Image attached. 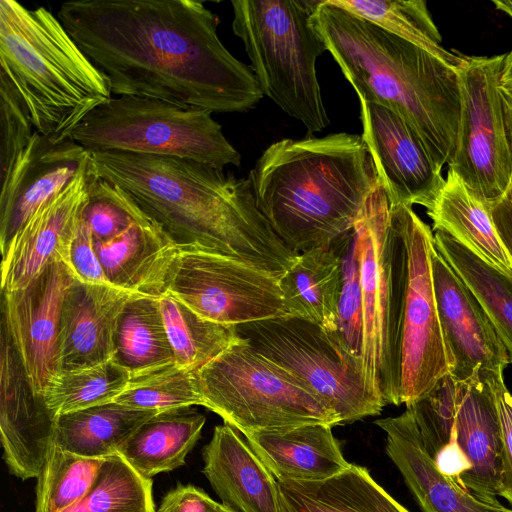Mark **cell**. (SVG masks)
Segmentation results:
<instances>
[{
  "label": "cell",
  "mask_w": 512,
  "mask_h": 512,
  "mask_svg": "<svg viewBox=\"0 0 512 512\" xmlns=\"http://www.w3.org/2000/svg\"><path fill=\"white\" fill-rule=\"evenodd\" d=\"M57 17L114 96L211 113L246 112L263 97L253 71L218 37L217 16L200 1H69Z\"/></svg>",
  "instance_id": "6da1fadb"
},
{
  "label": "cell",
  "mask_w": 512,
  "mask_h": 512,
  "mask_svg": "<svg viewBox=\"0 0 512 512\" xmlns=\"http://www.w3.org/2000/svg\"><path fill=\"white\" fill-rule=\"evenodd\" d=\"M89 171L128 197L178 249L220 254L280 279L299 254L257 208L249 179L194 160L90 152Z\"/></svg>",
  "instance_id": "7a4b0ae2"
},
{
  "label": "cell",
  "mask_w": 512,
  "mask_h": 512,
  "mask_svg": "<svg viewBox=\"0 0 512 512\" xmlns=\"http://www.w3.org/2000/svg\"><path fill=\"white\" fill-rule=\"evenodd\" d=\"M248 179L257 208L296 254L353 230L379 184L362 136L344 132L274 142Z\"/></svg>",
  "instance_id": "3957f363"
},
{
  "label": "cell",
  "mask_w": 512,
  "mask_h": 512,
  "mask_svg": "<svg viewBox=\"0 0 512 512\" xmlns=\"http://www.w3.org/2000/svg\"><path fill=\"white\" fill-rule=\"evenodd\" d=\"M311 24L358 99L393 109L417 133L437 168L449 165L461 115L457 72L328 0L319 1Z\"/></svg>",
  "instance_id": "277c9868"
},
{
  "label": "cell",
  "mask_w": 512,
  "mask_h": 512,
  "mask_svg": "<svg viewBox=\"0 0 512 512\" xmlns=\"http://www.w3.org/2000/svg\"><path fill=\"white\" fill-rule=\"evenodd\" d=\"M0 64L34 129L56 142L112 97L107 78L44 7L0 1Z\"/></svg>",
  "instance_id": "5b68a950"
},
{
  "label": "cell",
  "mask_w": 512,
  "mask_h": 512,
  "mask_svg": "<svg viewBox=\"0 0 512 512\" xmlns=\"http://www.w3.org/2000/svg\"><path fill=\"white\" fill-rule=\"evenodd\" d=\"M363 309L362 372L384 405H400L402 325L408 250L402 205L379 183L355 227Z\"/></svg>",
  "instance_id": "8992f818"
},
{
  "label": "cell",
  "mask_w": 512,
  "mask_h": 512,
  "mask_svg": "<svg viewBox=\"0 0 512 512\" xmlns=\"http://www.w3.org/2000/svg\"><path fill=\"white\" fill-rule=\"evenodd\" d=\"M319 1L235 0L232 28L244 46L263 95L310 134L330 123L316 61L326 46L311 24Z\"/></svg>",
  "instance_id": "52a82bcc"
},
{
  "label": "cell",
  "mask_w": 512,
  "mask_h": 512,
  "mask_svg": "<svg viewBox=\"0 0 512 512\" xmlns=\"http://www.w3.org/2000/svg\"><path fill=\"white\" fill-rule=\"evenodd\" d=\"M204 407L243 435L308 424L341 425L304 382L241 338L196 372Z\"/></svg>",
  "instance_id": "ba28073f"
},
{
  "label": "cell",
  "mask_w": 512,
  "mask_h": 512,
  "mask_svg": "<svg viewBox=\"0 0 512 512\" xmlns=\"http://www.w3.org/2000/svg\"><path fill=\"white\" fill-rule=\"evenodd\" d=\"M89 152L121 151L194 160L223 170L241 156L211 112L166 101L112 96L68 135Z\"/></svg>",
  "instance_id": "9c48e42d"
},
{
  "label": "cell",
  "mask_w": 512,
  "mask_h": 512,
  "mask_svg": "<svg viewBox=\"0 0 512 512\" xmlns=\"http://www.w3.org/2000/svg\"><path fill=\"white\" fill-rule=\"evenodd\" d=\"M256 351L298 377L337 414L341 425L379 415L385 406L362 368L317 324L283 316L236 326Z\"/></svg>",
  "instance_id": "30bf717a"
},
{
  "label": "cell",
  "mask_w": 512,
  "mask_h": 512,
  "mask_svg": "<svg viewBox=\"0 0 512 512\" xmlns=\"http://www.w3.org/2000/svg\"><path fill=\"white\" fill-rule=\"evenodd\" d=\"M505 58L463 55L457 70L461 115L448 166L488 206L512 184V149L499 92Z\"/></svg>",
  "instance_id": "8fae6325"
},
{
  "label": "cell",
  "mask_w": 512,
  "mask_h": 512,
  "mask_svg": "<svg viewBox=\"0 0 512 512\" xmlns=\"http://www.w3.org/2000/svg\"><path fill=\"white\" fill-rule=\"evenodd\" d=\"M165 293L227 326L289 316L278 278L211 252L176 248Z\"/></svg>",
  "instance_id": "7c38bea8"
},
{
  "label": "cell",
  "mask_w": 512,
  "mask_h": 512,
  "mask_svg": "<svg viewBox=\"0 0 512 512\" xmlns=\"http://www.w3.org/2000/svg\"><path fill=\"white\" fill-rule=\"evenodd\" d=\"M408 250V282L402 325L401 404L426 397L452 369L434 295L431 253L432 229L402 205Z\"/></svg>",
  "instance_id": "4fadbf2b"
},
{
  "label": "cell",
  "mask_w": 512,
  "mask_h": 512,
  "mask_svg": "<svg viewBox=\"0 0 512 512\" xmlns=\"http://www.w3.org/2000/svg\"><path fill=\"white\" fill-rule=\"evenodd\" d=\"M76 280L70 268L57 261L25 287L1 291V322L39 395L59 372L57 348L61 310L64 298Z\"/></svg>",
  "instance_id": "5bb4252c"
},
{
  "label": "cell",
  "mask_w": 512,
  "mask_h": 512,
  "mask_svg": "<svg viewBox=\"0 0 512 512\" xmlns=\"http://www.w3.org/2000/svg\"><path fill=\"white\" fill-rule=\"evenodd\" d=\"M432 280L443 334L452 358L455 382L475 376L491 379L503 375L510 363L478 298L435 249L431 253Z\"/></svg>",
  "instance_id": "9a60e30c"
},
{
  "label": "cell",
  "mask_w": 512,
  "mask_h": 512,
  "mask_svg": "<svg viewBox=\"0 0 512 512\" xmlns=\"http://www.w3.org/2000/svg\"><path fill=\"white\" fill-rule=\"evenodd\" d=\"M362 138L390 206L431 202L445 178L410 125L393 109L359 99Z\"/></svg>",
  "instance_id": "2e32d148"
},
{
  "label": "cell",
  "mask_w": 512,
  "mask_h": 512,
  "mask_svg": "<svg viewBox=\"0 0 512 512\" xmlns=\"http://www.w3.org/2000/svg\"><path fill=\"white\" fill-rule=\"evenodd\" d=\"M57 417L37 394L1 322L0 440L3 459L14 476L37 478L54 446Z\"/></svg>",
  "instance_id": "e0dca14e"
},
{
  "label": "cell",
  "mask_w": 512,
  "mask_h": 512,
  "mask_svg": "<svg viewBox=\"0 0 512 512\" xmlns=\"http://www.w3.org/2000/svg\"><path fill=\"white\" fill-rule=\"evenodd\" d=\"M89 160L61 192L39 207L16 235L2 256L1 291L25 287L53 262L61 261L68 266L71 244L90 200Z\"/></svg>",
  "instance_id": "ac0fdd59"
},
{
  "label": "cell",
  "mask_w": 512,
  "mask_h": 512,
  "mask_svg": "<svg viewBox=\"0 0 512 512\" xmlns=\"http://www.w3.org/2000/svg\"><path fill=\"white\" fill-rule=\"evenodd\" d=\"M89 158L90 152L69 138L56 142L35 130L8 179L1 185L2 256L30 217L61 192Z\"/></svg>",
  "instance_id": "d6986e66"
},
{
  "label": "cell",
  "mask_w": 512,
  "mask_h": 512,
  "mask_svg": "<svg viewBox=\"0 0 512 512\" xmlns=\"http://www.w3.org/2000/svg\"><path fill=\"white\" fill-rule=\"evenodd\" d=\"M135 295L137 293L113 285L76 280L61 310L57 348L59 372L113 360L119 316Z\"/></svg>",
  "instance_id": "ffe728a7"
},
{
  "label": "cell",
  "mask_w": 512,
  "mask_h": 512,
  "mask_svg": "<svg viewBox=\"0 0 512 512\" xmlns=\"http://www.w3.org/2000/svg\"><path fill=\"white\" fill-rule=\"evenodd\" d=\"M386 434V453L401 473L422 512H512L443 474L424 449L412 413L378 419Z\"/></svg>",
  "instance_id": "44dd1931"
},
{
  "label": "cell",
  "mask_w": 512,
  "mask_h": 512,
  "mask_svg": "<svg viewBox=\"0 0 512 512\" xmlns=\"http://www.w3.org/2000/svg\"><path fill=\"white\" fill-rule=\"evenodd\" d=\"M202 456L203 474L223 506L233 512H281L277 480L233 427L215 426Z\"/></svg>",
  "instance_id": "7402d4cb"
},
{
  "label": "cell",
  "mask_w": 512,
  "mask_h": 512,
  "mask_svg": "<svg viewBox=\"0 0 512 512\" xmlns=\"http://www.w3.org/2000/svg\"><path fill=\"white\" fill-rule=\"evenodd\" d=\"M456 383L457 408L453 440L469 466L457 480L479 497L496 500L501 435L490 379L475 376L466 382Z\"/></svg>",
  "instance_id": "603a6c76"
},
{
  "label": "cell",
  "mask_w": 512,
  "mask_h": 512,
  "mask_svg": "<svg viewBox=\"0 0 512 512\" xmlns=\"http://www.w3.org/2000/svg\"><path fill=\"white\" fill-rule=\"evenodd\" d=\"M329 424L263 430L245 434L246 442L277 481H318L351 465Z\"/></svg>",
  "instance_id": "cb8c5ba5"
},
{
  "label": "cell",
  "mask_w": 512,
  "mask_h": 512,
  "mask_svg": "<svg viewBox=\"0 0 512 512\" xmlns=\"http://www.w3.org/2000/svg\"><path fill=\"white\" fill-rule=\"evenodd\" d=\"M134 206L132 223L116 237L95 242V251L111 285L158 298L165 294L166 274L176 247Z\"/></svg>",
  "instance_id": "d4e9b609"
},
{
  "label": "cell",
  "mask_w": 512,
  "mask_h": 512,
  "mask_svg": "<svg viewBox=\"0 0 512 512\" xmlns=\"http://www.w3.org/2000/svg\"><path fill=\"white\" fill-rule=\"evenodd\" d=\"M432 231H442L499 271L512 275V260L494 227L488 204L448 169L443 185L425 207Z\"/></svg>",
  "instance_id": "484cf974"
},
{
  "label": "cell",
  "mask_w": 512,
  "mask_h": 512,
  "mask_svg": "<svg viewBox=\"0 0 512 512\" xmlns=\"http://www.w3.org/2000/svg\"><path fill=\"white\" fill-rule=\"evenodd\" d=\"M281 512H410L365 467L318 481H277Z\"/></svg>",
  "instance_id": "4316f807"
},
{
  "label": "cell",
  "mask_w": 512,
  "mask_h": 512,
  "mask_svg": "<svg viewBox=\"0 0 512 512\" xmlns=\"http://www.w3.org/2000/svg\"><path fill=\"white\" fill-rule=\"evenodd\" d=\"M289 316L309 320L333 336L342 285V268L334 244L298 255L279 279Z\"/></svg>",
  "instance_id": "83f0119b"
},
{
  "label": "cell",
  "mask_w": 512,
  "mask_h": 512,
  "mask_svg": "<svg viewBox=\"0 0 512 512\" xmlns=\"http://www.w3.org/2000/svg\"><path fill=\"white\" fill-rule=\"evenodd\" d=\"M205 422V416L190 407L160 412L144 422L117 453L147 478L172 471L185 464Z\"/></svg>",
  "instance_id": "f1b7e54d"
},
{
  "label": "cell",
  "mask_w": 512,
  "mask_h": 512,
  "mask_svg": "<svg viewBox=\"0 0 512 512\" xmlns=\"http://www.w3.org/2000/svg\"><path fill=\"white\" fill-rule=\"evenodd\" d=\"M157 411L132 409L115 402L57 417L54 444L88 458H106Z\"/></svg>",
  "instance_id": "f546056e"
},
{
  "label": "cell",
  "mask_w": 512,
  "mask_h": 512,
  "mask_svg": "<svg viewBox=\"0 0 512 512\" xmlns=\"http://www.w3.org/2000/svg\"><path fill=\"white\" fill-rule=\"evenodd\" d=\"M158 298L137 294L119 316L113 360L131 377L175 363Z\"/></svg>",
  "instance_id": "4dcf8cb0"
},
{
  "label": "cell",
  "mask_w": 512,
  "mask_h": 512,
  "mask_svg": "<svg viewBox=\"0 0 512 512\" xmlns=\"http://www.w3.org/2000/svg\"><path fill=\"white\" fill-rule=\"evenodd\" d=\"M435 249L478 298L512 363V275L503 273L442 231Z\"/></svg>",
  "instance_id": "1f68e13d"
},
{
  "label": "cell",
  "mask_w": 512,
  "mask_h": 512,
  "mask_svg": "<svg viewBox=\"0 0 512 512\" xmlns=\"http://www.w3.org/2000/svg\"><path fill=\"white\" fill-rule=\"evenodd\" d=\"M381 29L404 39L457 72L463 54L441 45L442 37L422 0H328Z\"/></svg>",
  "instance_id": "d6a6232c"
},
{
  "label": "cell",
  "mask_w": 512,
  "mask_h": 512,
  "mask_svg": "<svg viewBox=\"0 0 512 512\" xmlns=\"http://www.w3.org/2000/svg\"><path fill=\"white\" fill-rule=\"evenodd\" d=\"M159 306L178 367L197 372L240 339L236 327L205 319L168 293Z\"/></svg>",
  "instance_id": "836d02e7"
},
{
  "label": "cell",
  "mask_w": 512,
  "mask_h": 512,
  "mask_svg": "<svg viewBox=\"0 0 512 512\" xmlns=\"http://www.w3.org/2000/svg\"><path fill=\"white\" fill-rule=\"evenodd\" d=\"M130 374L114 360L92 367L58 372L42 396L56 416L111 403L125 389Z\"/></svg>",
  "instance_id": "e575fe53"
},
{
  "label": "cell",
  "mask_w": 512,
  "mask_h": 512,
  "mask_svg": "<svg viewBox=\"0 0 512 512\" xmlns=\"http://www.w3.org/2000/svg\"><path fill=\"white\" fill-rule=\"evenodd\" d=\"M104 458H88L54 444L37 477L35 512H64L96 482Z\"/></svg>",
  "instance_id": "d590c367"
},
{
  "label": "cell",
  "mask_w": 512,
  "mask_h": 512,
  "mask_svg": "<svg viewBox=\"0 0 512 512\" xmlns=\"http://www.w3.org/2000/svg\"><path fill=\"white\" fill-rule=\"evenodd\" d=\"M152 487L151 478L116 453L104 458L89 493L64 512H156Z\"/></svg>",
  "instance_id": "8d00e7d4"
},
{
  "label": "cell",
  "mask_w": 512,
  "mask_h": 512,
  "mask_svg": "<svg viewBox=\"0 0 512 512\" xmlns=\"http://www.w3.org/2000/svg\"><path fill=\"white\" fill-rule=\"evenodd\" d=\"M113 402L159 413L194 405L204 406L196 372L182 369L176 363L131 377Z\"/></svg>",
  "instance_id": "74e56055"
},
{
  "label": "cell",
  "mask_w": 512,
  "mask_h": 512,
  "mask_svg": "<svg viewBox=\"0 0 512 512\" xmlns=\"http://www.w3.org/2000/svg\"><path fill=\"white\" fill-rule=\"evenodd\" d=\"M333 244L340 256L342 285L337 311L336 332L332 338L362 368L363 309L355 229Z\"/></svg>",
  "instance_id": "f35d334b"
},
{
  "label": "cell",
  "mask_w": 512,
  "mask_h": 512,
  "mask_svg": "<svg viewBox=\"0 0 512 512\" xmlns=\"http://www.w3.org/2000/svg\"><path fill=\"white\" fill-rule=\"evenodd\" d=\"M406 408L413 415L425 451L434 460L453 440L457 383L448 374L426 397Z\"/></svg>",
  "instance_id": "ab89813d"
},
{
  "label": "cell",
  "mask_w": 512,
  "mask_h": 512,
  "mask_svg": "<svg viewBox=\"0 0 512 512\" xmlns=\"http://www.w3.org/2000/svg\"><path fill=\"white\" fill-rule=\"evenodd\" d=\"M35 129L9 80L0 74V168L1 185L29 144Z\"/></svg>",
  "instance_id": "60d3db41"
},
{
  "label": "cell",
  "mask_w": 512,
  "mask_h": 512,
  "mask_svg": "<svg viewBox=\"0 0 512 512\" xmlns=\"http://www.w3.org/2000/svg\"><path fill=\"white\" fill-rule=\"evenodd\" d=\"M497 409L501 435V463L498 495L512 505V394L503 375L490 379Z\"/></svg>",
  "instance_id": "b9f144b4"
},
{
  "label": "cell",
  "mask_w": 512,
  "mask_h": 512,
  "mask_svg": "<svg viewBox=\"0 0 512 512\" xmlns=\"http://www.w3.org/2000/svg\"><path fill=\"white\" fill-rule=\"evenodd\" d=\"M68 267L80 282L111 285L96 254L95 241L83 215L71 244Z\"/></svg>",
  "instance_id": "7bdbcfd3"
},
{
  "label": "cell",
  "mask_w": 512,
  "mask_h": 512,
  "mask_svg": "<svg viewBox=\"0 0 512 512\" xmlns=\"http://www.w3.org/2000/svg\"><path fill=\"white\" fill-rule=\"evenodd\" d=\"M222 509L223 505L202 489L179 484L164 496L156 512H222Z\"/></svg>",
  "instance_id": "ee69618b"
},
{
  "label": "cell",
  "mask_w": 512,
  "mask_h": 512,
  "mask_svg": "<svg viewBox=\"0 0 512 512\" xmlns=\"http://www.w3.org/2000/svg\"><path fill=\"white\" fill-rule=\"evenodd\" d=\"M489 208L497 235L512 260V184Z\"/></svg>",
  "instance_id": "f6af8a7d"
},
{
  "label": "cell",
  "mask_w": 512,
  "mask_h": 512,
  "mask_svg": "<svg viewBox=\"0 0 512 512\" xmlns=\"http://www.w3.org/2000/svg\"><path fill=\"white\" fill-rule=\"evenodd\" d=\"M492 3L495 5V7L498 10L505 12L512 18V1L493 0ZM511 77H512V50L506 54L500 81H504Z\"/></svg>",
  "instance_id": "bcb514c9"
},
{
  "label": "cell",
  "mask_w": 512,
  "mask_h": 512,
  "mask_svg": "<svg viewBox=\"0 0 512 512\" xmlns=\"http://www.w3.org/2000/svg\"><path fill=\"white\" fill-rule=\"evenodd\" d=\"M508 139L512 149V98L500 93Z\"/></svg>",
  "instance_id": "7dc6e473"
},
{
  "label": "cell",
  "mask_w": 512,
  "mask_h": 512,
  "mask_svg": "<svg viewBox=\"0 0 512 512\" xmlns=\"http://www.w3.org/2000/svg\"><path fill=\"white\" fill-rule=\"evenodd\" d=\"M499 92L512 98V77L504 81H500Z\"/></svg>",
  "instance_id": "c3c4849f"
},
{
  "label": "cell",
  "mask_w": 512,
  "mask_h": 512,
  "mask_svg": "<svg viewBox=\"0 0 512 512\" xmlns=\"http://www.w3.org/2000/svg\"><path fill=\"white\" fill-rule=\"evenodd\" d=\"M222 512H233V511L228 509V508H226L225 506H223Z\"/></svg>",
  "instance_id": "681fc988"
}]
</instances>
